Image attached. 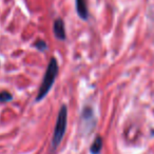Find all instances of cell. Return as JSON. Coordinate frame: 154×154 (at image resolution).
Instances as JSON below:
<instances>
[{
    "instance_id": "obj_1",
    "label": "cell",
    "mask_w": 154,
    "mask_h": 154,
    "mask_svg": "<svg viewBox=\"0 0 154 154\" xmlns=\"http://www.w3.org/2000/svg\"><path fill=\"white\" fill-rule=\"evenodd\" d=\"M57 75H58V62L55 57H52L49 64H48V68L45 73V76H43L41 86L38 90L36 101H40L41 99H43L47 96L48 93L50 92V90L53 87L54 82H55Z\"/></svg>"
},
{
    "instance_id": "obj_7",
    "label": "cell",
    "mask_w": 154,
    "mask_h": 154,
    "mask_svg": "<svg viewBox=\"0 0 154 154\" xmlns=\"http://www.w3.org/2000/svg\"><path fill=\"white\" fill-rule=\"evenodd\" d=\"M35 47L41 52L47 51V49H48V45L45 43V41H43V40H37L36 42H35Z\"/></svg>"
},
{
    "instance_id": "obj_3",
    "label": "cell",
    "mask_w": 154,
    "mask_h": 154,
    "mask_svg": "<svg viewBox=\"0 0 154 154\" xmlns=\"http://www.w3.org/2000/svg\"><path fill=\"white\" fill-rule=\"evenodd\" d=\"M53 33L54 36L58 40H64L66 39V28H64V22L62 19L58 18L54 21L53 24Z\"/></svg>"
},
{
    "instance_id": "obj_5",
    "label": "cell",
    "mask_w": 154,
    "mask_h": 154,
    "mask_svg": "<svg viewBox=\"0 0 154 154\" xmlns=\"http://www.w3.org/2000/svg\"><path fill=\"white\" fill-rule=\"evenodd\" d=\"M103 138L100 136H97L95 138V140L93 141V143L91 145V148H90V151L92 154H98L99 152L101 151L103 149Z\"/></svg>"
},
{
    "instance_id": "obj_4",
    "label": "cell",
    "mask_w": 154,
    "mask_h": 154,
    "mask_svg": "<svg viewBox=\"0 0 154 154\" xmlns=\"http://www.w3.org/2000/svg\"><path fill=\"white\" fill-rule=\"evenodd\" d=\"M76 10L77 14L82 20H87L89 17L88 7H87L86 0H76Z\"/></svg>"
},
{
    "instance_id": "obj_6",
    "label": "cell",
    "mask_w": 154,
    "mask_h": 154,
    "mask_svg": "<svg viewBox=\"0 0 154 154\" xmlns=\"http://www.w3.org/2000/svg\"><path fill=\"white\" fill-rule=\"evenodd\" d=\"M13 98V95L11 93L7 92V91H3V92L0 93V101L1 103H7V101L12 100Z\"/></svg>"
},
{
    "instance_id": "obj_2",
    "label": "cell",
    "mask_w": 154,
    "mask_h": 154,
    "mask_svg": "<svg viewBox=\"0 0 154 154\" xmlns=\"http://www.w3.org/2000/svg\"><path fill=\"white\" fill-rule=\"evenodd\" d=\"M66 122H68V109H66V106L62 105L59 110V113H58L55 130H54L53 138H52V148L53 149H56L63 138L66 130Z\"/></svg>"
}]
</instances>
